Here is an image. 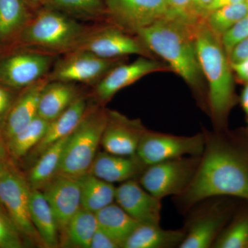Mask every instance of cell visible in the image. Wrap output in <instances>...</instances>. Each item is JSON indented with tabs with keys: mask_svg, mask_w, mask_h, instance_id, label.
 <instances>
[{
	"mask_svg": "<svg viewBox=\"0 0 248 248\" xmlns=\"http://www.w3.org/2000/svg\"><path fill=\"white\" fill-rule=\"evenodd\" d=\"M205 146L195 177L181 195L172 197L179 213L213 197L248 202V130L203 129Z\"/></svg>",
	"mask_w": 248,
	"mask_h": 248,
	"instance_id": "1",
	"label": "cell"
},
{
	"mask_svg": "<svg viewBox=\"0 0 248 248\" xmlns=\"http://www.w3.org/2000/svg\"><path fill=\"white\" fill-rule=\"evenodd\" d=\"M201 21L166 16L137 33L150 51L167 62L169 68L186 81L200 107L209 112L208 93L203 86L196 46V29Z\"/></svg>",
	"mask_w": 248,
	"mask_h": 248,
	"instance_id": "2",
	"label": "cell"
},
{
	"mask_svg": "<svg viewBox=\"0 0 248 248\" xmlns=\"http://www.w3.org/2000/svg\"><path fill=\"white\" fill-rule=\"evenodd\" d=\"M197 55L208 84L209 113L215 130L228 129V117L239 102L235 92L231 63L221 38L209 29L205 19L196 29Z\"/></svg>",
	"mask_w": 248,
	"mask_h": 248,
	"instance_id": "3",
	"label": "cell"
},
{
	"mask_svg": "<svg viewBox=\"0 0 248 248\" xmlns=\"http://www.w3.org/2000/svg\"><path fill=\"white\" fill-rule=\"evenodd\" d=\"M107 120L108 110L104 108L97 107L87 111L68 136L58 174L80 178L89 173L101 145Z\"/></svg>",
	"mask_w": 248,
	"mask_h": 248,
	"instance_id": "4",
	"label": "cell"
},
{
	"mask_svg": "<svg viewBox=\"0 0 248 248\" xmlns=\"http://www.w3.org/2000/svg\"><path fill=\"white\" fill-rule=\"evenodd\" d=\"M241 200L213 197L194 205L186 213L185 237L179 248H213L215 241L231 219Z\"/></svg>",
	"mask_w": 248,
	"mask_h": 248,
	"instance_id": "5",
	"label": "cell"
},
{
	"mask_svg": "<svg viewBox=\"0 0 248 248\" xmlns=\"http://www.w3.org/2000/svg\"><path fill=\"white\" fill-rule=\"evenodd\" d=\"M31 187L27 178L10 159L0 163V203L17 226L27 243L43 246L31 221Z\"/></svg>",
	"mask_w": 248,
	"mask_h": 248,
	"instance_id": "6",
	"label": "cell"
},
{
	"mask_svg": "<svg viewBox=\"0 0 248 248\" xmlns=\"http://www.w3.org/2000/svg\"><path fill=\"white\" fill-rule=\"evenodd\" d=\"M84 31L68 15L48 8L37 15L26 28L23 37L29 45L60 50L79 45Z\"/></svg>",
	"mask_w": 248,
	"mask_h": 248,
	"instance_id": "7",
	"label": "cell"
},
{
	"mask_svg": "<svg viewBox=\"0 0 248 248\" xmlns=\"http://www.w3.org/2000/svg\"><path fill=\"white\" fill-rule=\"evenodd\" d=\"M201 156H184L150 165L139 178L148 192L160 200L177 197L195 177Z\"/></svg>",
	"mask_w": 248,
	"mask_h": 248,
	"instance_id": "8",
	"label": "cell"
},
{
	"mask_svg": "<svg viewBox=\"0 0 248 248\" xmlns=\"http://www.w3.org/2000/svg\"><path fill=\"white\" fill-rule=\"evenodd\" d=\"M205 146L203 132L192 136H177L147 130L136 154L147 165L184 156H201Z\"/></svg>",
	"mask_w": 248,
	"mask_h": 248,
	"instance_id": "9",
	"label": "cell"
},
{
	"mask_svg": "<svg viewBox=\"0 0 248 248\" xmlns=\"http://www.w3.org/2000/svg\"><path fill=\"white\" fill-rule=\"evenodd\" d=\"M106 11L121 27L137 32L166 17V0H104Z\"/></svg>",
	"mask_w": 248,
	"mask_h": 248,
	"instance_id": "10",
	"label": "cell"
},
{
	"mask_svg": "<svg viewBox=\"0 0 248 248\" xmlns=\"http://www.w3.org/2000/svg\"><path fill=\"white\" fill-rule=\"evenodd\" d=\"M41 190L53 210L60 237L81 208L79 178L57 174Z\"/></svg>",
	"mask_w": 248,
	"mask_h": 248,
	"instance_id": "11",
	"label": "cell"
},
{
	"mask_svg": "<svg viewBox=\"0 0 248 248\" xmlns=\"http://www.w3.org/2000/svg\"><path fill=\"white\" fill-rule=\"evenodd\" d=\"M146 130L140 120H130L117 111L108 110L101 145L104 151L112 154L135 155Z\"/></svg>",
	"mask_w": 248,
	"mask_h": 248,
	"instance_id": "12",
	"label": "cell"
},
{
	"mask_svg": "<svg viewBox=\"0 0 248 248\" xmlns=\"http://www.w3.org/2000/svg\"><path fill=\"white\" fill-rule=\"evenodd\" d=\"M78 50H86L104 59H118L129 55L149 58L150 50L142 42L117 29L98 31L89 38L81 40Z\"/></svg>",
	"mask_w": 248,
	"mask_h": 248,
	"instance_id": "13",
	"label": "cell"
},
{
	"mask_svg": "<svg viewBox=\"0 0 248 248\" xmlns=\"http://www.w3.org/2000/svg\"><path fill=\"white\" fill-rule=\"evenodd\" d=\"M168 68L169 66L146 57L138 58L132 63L117 65L99 80L96 87V95L101 102L105 104L121 90L134 84L143 77L166 71Z\"/></svg>",
	"mask_w": 248,
	"mask_h": 248,
	"instance_id": "14",
	"label": "cell"
},
{
	"mask_svg": "<svg viewBox=\"0 0 248 248\" xmlns=\"http://www.w3.org/2000/svg\"><path fill=\"white\" fill-rule=\"evenodd\" d=\"M118 59H104L94 54L78 50L59 63L52 76L54 81L89 83L100 80L119 64Z\"/></svg>",
	"mask_w": 248,
	"mask_h": 248,
	"instance_id": "15",
	"label": "cell"
},
{
	"mask_svg": "<svg viewBox=\"0 0 248 248\" xmlns=\"http://www.w3.org/2000/svg\"><path fill=\"white\" fill-rule=\"evenodd\" d=\"M115 202L139 223L160 224L161 200L148 192L135 179L116 187Z\"/></svg>",
	"mask_w": 248,
	"mask_h": 248,
	"instance_id": "16",
	"label": "cell"
},
{
	"mask_svg": "<svg viewBox=\"0 0 248 248\" xmlns=\"http://www.w3.org/2000/svg\"><path fill=\"white\" fill-rule=\"evenodd\" d=\"M51 64L48 55L18 54L0 63V81L15 88H27L42 79Z\"/></svg>",
	"mask_w": 248,
	"mask_h": 248,
	"instance_id": "17",
	"label": "cell"
},
{
	"mask_svg": "<svg viewBox=\"0 0 248 248\" xmlns=\"http://www.w3.org/2000/svg\"><path fill=\"white\" fill-rule=\"evenodd\" d=\"M147 166L137 154L122 156L104 151L96 155L89 173L114 184L140 178Z\"/></svg>",
	"mask_w": 248,
	"mask_h": 248,
	"instance_id": "18",
	"label": "cell"
},
{
	"mask_svg": "<svg viewBox=\"0 0 248 248\" xmlns=\"http://www.w3.org/2000/svg\"><path fill=\"white\" fill-rule=\"evenodd\" d=\"M87 111L86 99L78 97L61 115L49 122L43 138L29 153V159L32 163L49 147L71 135L84 118Z\"/></svg>",
	"mask_w": 248,
	"mask_h": 248,
	"instance_id": "19",
	"label": "cell"
},
{
	"mask_svg": "<svg viewBox=\"0 0 248 248\" xmlns=\"http://www.w3.org/2000/svg\"><path fill=\"white\" fill-rule=\"evenodd\" d=\"M47 83L48 80H38L28 86L20 97L14 102L3 125L6 141L27 126L38 115L41 93Z\"/></svg>",
	"mask_w": 248,
	"mask_h": 248,
	"instance_id": "20",
	"label": "cell"
},
{
	"mask_svg": "<svg viewBox=\"0 0 248 248\" xmlns=\"http://www.w3.org/2000/svg\"><path fill=\"white\" fill-rule=\"evenodd\" d=\"M29 210L31 221L42 245L50 248L60 247V232L56 218L42 190L31 187Z\"/></svg>",
	"mask_w": 248,
	"mask_h": 248,
	"instance_id": "21",
	"label": "cell"
},
{
	"mask_svg": "<svg viewBox=\"0 0 248 248\" xmlns=\"http://www.w3.org/2000/svg\"><path fill=\"white\" fill-rule=\"evenodd\" d=\"M185 237L184 229L165 230L159 225L140 223L124 242L123 248H179Z\"/></svg>",
	"mask_w": 248,
	"mask_h": 248,
	"instance_id": "22",
	"label": "cell"
},
{
	"mask_svg": "<svg viewBox=\"0 0 248 248\" xmlns=\"http://www.w3.org/2000/svg\"><path fill=\"white\" fill-rule=\"evenodd\" d=\"M78 97L76 88L71 83L48 81L41 93L38 116L47 122H51L61 115Z\"/></svg>",
	"mask_w": 248,
	"mask_h": 248,
	"instance_id": "23",
	"label": "cell"
},
{
	"mask_svg": "<svg viewBox=\"0 0 248 248\" xmlns=\"http://www.w3.org/2000/svg\"><path fill=\"white\" fill-rule=\"evenodd\" d=\"M95 215L98 227L115 240L120 248L140 224L117 203L107 205Z\"/></svg>",
	"mask_w": 248,
	"mask_h": 248,
	"instance_id": "24",
	"label": "cell"
},
{
	"mask_svg": "<svg viewBox=\"0 0 248 248\" xmlns=\"http://www.w3.org/2000/svg\"><path fill=\"white\" fill-rule=\"evenodd\" d=\"M68 136L49 147L34 161L27 177L31 188L42 190L58 174Z\"/></svg>",
	"mask_w": 248,
	"mask_h": 248,
	"instance_id": "25",
	"label": "cell"
},
{
	"mask_svg": "<svg viewBox=\"0 0 248 248\" xmlns=\"http://www.w3.org/2000/svg\"><path fill=\"white\" fill-rule=\"evenodd\" d=\"M98 227L95 213L81 208L60 237V247L89 248Z\"/></svg>",
	"mask_w": 248,
	"mask_h": 248,
	"instance_id": "26",
	"label": "cell"
},
{
	"mask_svg": "<svg viewBox=\"0 0 248 248\" xmlns=\"http://www.w3.org/2000/svg\"><path fill=\"white\" fill-rule=\"evenodd\" d=\"M81 208L96 213L115 201L116 187L87 173L79 178Z\"/></svg>",
	"mask_w": 248,
	"mask_h": 248,
	"instance_id": "27",
	"label": "cell"
},
{
	"mask_svg": "<svg viewBox=\"0 0 248 248\" xmlns=\"http://www.w3.org/2000/svg\"><path fill=\"white\" fill-rule=\"evenodd\" d=\"M48 122L37 115L30 124L6 141L10 158L15 163L29 155L46 131Z\"/></svg>",
	"mask_w": 248,
	"mask_h": 248,
	"instance_id": "28",
	"label": "cell"
},
{
	"mask_svg": "<svg viewBox=\"0 0 248 248\" xmlns=\"http://www.w3.org/2000/svg\"><path fill=\"white\" fill-rule=\"evenodd\" d=\"M213 248H248V202L241 201Z\"/></svg>",
	"mask_w": 248,
	"mask_h": 248,
	"instance_id": "29",
	"label": "cell"
},
{
	"mask_svg": "<svg viewBox=\"0 0 248 248\" xmlns=\"http://www.w3.org/2000/svg\"><path fill=\"white\" fill-rule=\"evenodd\" d=\"M248 15V6L244 1L210 11L205 16V22L209 29L221 38L227 31Z\"/></svg>",
	"mask_w": 248,
	"mask_h": 248,
	"instance_id": "30",
	"label": "cell"
},
{
	"mask_svg": "<svg viewBox=\"0 0 248 248\" xmlns=\"http://www.w3.org/2000/svg\"><path fill=\"white\" fill-rule=\"evenodd\" d=\"M41 2L49 9L81 19H93L107 11L104 0H41Z\"/></svg>",
	"mask_w": 248,
	"mask_h": 248,
	"instance_id": "31",
	"label": "cell"
},
{
	"mask_svg": "<svg viewBox=\"0 0 248 248\" xmlns=\"http://www.w3.org/2000/svg\"><path fill=\"white\" fill-rule=\"evenodd\" d=\"M25 19V9L21 0H0V37L14 33Z\"/></svg>",
	"mask_w": 248,
	"mask_h": 248,
	"instance_id": "32",
	"label": "cell"
},
{
	"mask_svg": "<svg viewBox=\"0 0 248 248\" xmlns=\"http://www.w3.org/2000/svg\"><path fill=\"white\" fill-rule=\"evenodd\" d=\"M27 241L17 226L0 203V248H22Z\"/></svg>",
	"mask_w": 248,
	"mask_h": 248,
	"instance_id": "33",
	"label": "cell"
},
{
	"mask_svg": "<svg viewBox=\"0 0 248 248\" xmlns=\"http://www.w3.org/2000/svg\"><path fill=\"white\" fill-rule=\"evenodd\" d=\"M248 37V15L222 36V45L227 55H229L235 46Z\"/></svg>",
	"mask_w": 248,
	"mask_h": 248,
	"instance_id": "34",
	"label": "cell"
},
{
	"mask_svg": "<svg viewBox=\"0 0 248 248\" xmlns=\"http://www.w3.org/2000/svg\"><path fill=\"white\" fill-rule=\"evenodd\" d=\"M169 13L167 16L189 19L193 22L202 20L192 9V0H166Z\"/></svg>",
	"mask_w": 248,
	"mask_h": 248,
	"instance_id": "35",
	"label": "cell"
},
{
	"mask_svg": "<svg viewBox=\"0 0 248 248\" xmlns=\"http://www.w3.org/2000/svg\"><path fill=\"white\" fill-rule=\"evenodd\" d=\"M120 245L108 235L105 232L97 227L93 235L89 248H119Z\"/></svg>",
	"mask_w": 248,
	"mask_h": 248,
	"instance_id": "36",
	"label": "cell"
},
{
	"mask_svg": "<svg viewBox=\"0 0 248 248\" xmlns=\"http://www.w3.org/2000/svg\"><path fill=\"white\" fill-rule=\"evenodd\" d=\"M248 58V37L239 42L228 55L230 62L232 63H239Z\"/></svg>",
	"mask_w": 248,
	"mask_h": 248,
	"instance_id": "37",
	"label": "cell"
},
{
	"mask_svg": "<svg viewBox=\"0 0 248 248\" xmlns=\"http://www.w3.org/2000/svg\"><path fill=\"white\" fill-rule=\"evenodd\" d=\"M14 104V99L8 90L0 86V119L7 115Z\"/></svg>",
	"mask_w": 248,
	"mask_h": 248,
	"instance_id": "38",
	"label": "cell"
},
{
	"mask_svg": "<svg viewBox=\"0 0 248 248\" xmlns=\"http://www.w3.org/2000/svg\"><path fill=\"white\" fill-rule=\"evenodd\" d=\"M213 0H192V9L197 17L204 19Z\"/></svg>",
	"mask_w": 248,
	"mask_h": 248,
	"instance_id": "39",
	"label": "cell"
},
{
	"mask_svg": "<svg viewBox=\"0 0 248 248\" xmlns=\"http://www.w3.org/2000/svg\"><path fill=\"white\" fill-rule=\"evenodd\" d=\"M233 71L242 82L248 83V58L239 63L231 64Z\"/></svg>",
	"mask_w": 248,
	"mask_h": 248,
	"instance_id": "40",
	"label": "cell"
},
{
	"mask_svg": "<svg viewBox=\"0 0 248 248\" xmlns=\"http://www.w3.org/2000/svg\"><path fill=\"white\" fill-rule=\"evenodd\" d=\"M10 159H11L8 153L6 140L3 131V126H1L0 127V163L9 161Z\"/></svg>",
	"mask_w": 248,
	"mask_h": 248,
	"instance_id": "41",
	"label": "cell"
},
{
	"mask_svg": "<svg viewBox=\"0 0 248 248\" xmlns=\"http://www.w3.org/2000/svg\"><path fill=\"white\" fill-rule=\"evenodd\" d=\"M239 102L241 104V107L244 111L246 124H247L246 128L248 130V83L246 84L244 90L241 92Z\"/></svg>",
	"mask_w": 248,
	"mask_h": 248,
	"instance_id": "42",
	"label": "cell"
},
{
	"mask_svg": "<svg viewBox=\"0 0 248 248\" xmlns=\"http://www.w3.org/2000/svg\"><path fill=\"white\" fill-rule=\"evenodd\" d=\"M245 0H213L212 4L210 5L208 9V12L213 11L214 10L218 9L222 6H228V5L238 4V3L242 2Z\"/></svg>",
	"mask_w": 248,
	"mask_h": 248,
	"instance_id": "43",
	"label": "cell"
},
{
	"mask_svg": "<svg viewBox=\"0 0 248 248\" xmlns=\"http://www.w3.org/2000/svg\"><path fill=\"white\" fill-rule=\"evenodd\" d=\"M31 1L34 3L41 2V0H31Z\"/></svg>",
	"mask_w": 248,
	"mask_h": 248,
	"instance_id": "44",
	"label": "cell"
},
{
	"mask_svg": "<svg viewBox=\"0 0 248 248\" xmlns=\"http://www.w3.org/2000/svg\"><path fill=\"white\" fill-rule=\"evenodd\" d=\"M245 1H246V4H247L248 9V0H245Z\"/></svg>",
	"mask_w": 248,
	"mask_h": 248,
	"instance_id": "45",
	"label": "cell"
}]
</instances>
